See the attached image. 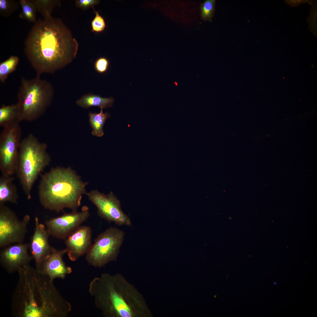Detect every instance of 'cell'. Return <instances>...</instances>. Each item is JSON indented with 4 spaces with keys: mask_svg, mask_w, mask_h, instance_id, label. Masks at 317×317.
<instances>
[{
    "mask_svg": "<svg viewBox=\"0 0 317 317\" xmlns=\"http://www.w3.org/2000/svg\"><path fill=\"white\" fill-rule=\"evenodd\" d=\"M25 53L37 75L53 74L76 57L78 44L60 19L52 16L34 23L26 39Z\"/></svg>",
    "mask_w": 317,
    "mask_h": 317,
    "instance_id": "obj_1",
    "label": "cell"
},
{
    "mask_svg": "<svg viewBox=\"0 0 317 317\" xmlns=\"http://www.w3.org/2000/svg\"><path fill=\"white\" fill-rule=\"evenodd\" d=\"M12 297L15 317H66L70 303L60 294L53 281L29 264L19 270Z\"/></svg>",
    "mask_w": 317,
    "mask_h": 317,
    "instance_id": "obj_2",
    "label": "cell"
},
{
    "mask_svg": "<svg viewBox=\"0 0 317 317\" xmlns=\"http://www.w3.org/2000/svg\"><path fill=\"white\" fill-rule=\"evenodd\" d=\"M89 291L96 307L107 317H149L143 295L122 274H102L90 282Z\"/></svg>",
    "mask_w": 317,
    "mask_h": 317,
    "instance_id": "obj_3",
    "label": "cell"
},
{
    "mask_svg": "<svg viewBox=\"0 0 317 317\" xmlns=\"http://www.w3.org/2000/svg\"><path fill=\"white\" fill-rule=\"evenodd\" d=\"M87 182L70 167H57L42 175L38 188L40 202L45 209L59 212L65 208L77 210Z\"/></svg>",
    "mask_w": 317,
    "mask_h": 317,
    "instance_id": "obj_4",
    "label": "cell"
},
{
    "mask_svg": "<svg viewBox=\"0 0 317 317\" xmlns=\"http://www.w3.org/2000/svg\"><path fill=\"white\" fill-rule=\"evenodd\" d=\"M47 145L32 134L21 142L16 173L27 198L30 199L33 184L39 175L50 164Z\"/></svg>",
    "mask_w": 317,
    "mask_h": 317,
    "instance_id": "obj_5",
    "label": "cell"
},
{
    "mask_svg": "<svg viewBox=\"0 0 317 317\" xmlns=\"http://www.w3.org/2000/svg\"><path fill=\"white\" fill-rule=\"evenodd\" d=\"M40 76L30 79H21L16 103L21 121L36 120L45 113L51 104L53 87Z\"/></svg>",
    "mask_w": 317,
    "mask_h": 317,
    "instance_id": "obj_6",
    "label": "cell"
},
{
    "mask_svg": "<svg viewBox=\"0 0 317 317\" xmlns=\"http://www.w3.org/2000/svg\"><path fill=\"white\" fill-rule=\"evenodd\" d=\"M124 232L116 227L107 229L95 239L86 254V259L90 265L101 267L115 261L124 241Z\"/></svg>",
    "mask_w": 317,
    "mask_h": 317,
    "instance_id": "obj_7",
    "label": "cell"
},
{
    "mask_svg": "<svg viewBox=\"0 0 317 317\" xmlns=\"http://www.w3.org/2000/svg\"><path fill=\"white\" fill-rule=\"evenodd\" d=\"M22 131L19 123L3 127L0 135V170L2 176L16 172Z\"/></svg>",
    "mask_w": 317,
    "mask_h": 317,
    "instance_id": "obj_8",
    "label": "cell"
},
{
    "mask_svg": "<svg viewBox=\"0 0 317 317\" xmlns=\"http://www.w3.org/2000/svg\"><path fill=\"white\" fill-rule=\"evenodd\" d=\"M30 217L26 215L20 220L12 210L0 205V248L23 242Z\"/></svg>",
    "mask_w": 317,
    "mask_h": 317,
    "instance_id": "obj_9",
    "label": "cell"
},
{
    "mask_svg": "<svg viewBox=\"0 0 317 317\" xmlns=\"http://www.w3.org/2000/svg\"><path fill=\"white\" fill-rule=\"evenodd\" d=\"M86 194L96 207L97 214L101 218L119 226L131 225L130 218L123 211L119 200L112 192L105 194L93 190Z\"/></svg>",
    "mask_w": 317,
    "mask_h": 317,
    "instance_id": "obj_10",
    "label": "cell"
},
{
    "mask_svg": "<svg viewBox=\"0 0 317 317\" xmlns=\"http://www.w3.org/2000/svg\"><path fill=\"white\" fill-rule=\"evenodd\" d=\"M89 215L88 208L84 206L80 211H72L47 220L45 225L50 235L65 240L80 226Z\"/></svg>",
    "mask_w": 317,
    "mask_h": 317,
    "instance_id": "obj_11",
    "label": "cell"
},
{
    "mask_svg": "<svg viewBox=\"0 0 317 317\" xmlns=\"http://www.w3.org/2000/svg\"><path fill=\"white\" fill-rule=\"evenodd\" d=\"M29 244L23 242L7 246L0 253L1 266L9 273L17 272L29 264L33 257L29 252Z\"/></svg>",
    "mask_w": 317,
    "mask_h": 317,
    "instance_id": "obj_12",
    "label": "cell"
},
{
    "mask_svg": "<svg viewBox=\"0 0 317 317\" xmlns=\"http://www.w3.org/2000/svg\"><path fill=\"white\" fill-rule=\"evenodd\" d=\"M92 230L87 226H80L64 240L68 257L75 261L86 254L92 245Z\"/></svg>",
    "mask_w": 317,
    "mask_h": 317,
    "instance_id": "obj_13",
    "label": "cell"
},
{
    "mask_svg": "<svg viewBox=\"0 0 317 317\" xmlns=\"http://www.w3.org/2000/svg\"><path fill=\"white\" fill-rule=\"evenodd\" d=\"M67 252L66 248L58 250L53 247L50 253L35 268L53 281L56 278L64 279L72 271L63 260L64 255Z\"/></svg>",
    "mask_w": 317,
    "mask_h": 317,
    "instance_id": "obj_14",
    "label": "cell"
},
{
    "mask_svg": "<svg viewBox=\"0 0 317 317\" xmlns=\"http://www.w3.org/2000/svg\"><path fill=\"white\" fill-rule=\"evenodd\" d=\"M35 227L29 244V249L37 266L48 255L53 247L49 244L50 235L45 225L40 223L37 217L35 218Z\"/></svg>",
    "mask_w": 317,
    "mask_h": 317,
    "instance_id": "obj_15",
    "label": "cell"
},
{
    "mask_svg": "<svg viewBox=\"0 0 317 317\" xmlns=\"http://www.w3.org/2000/svg\"><path fill=\"white\" fill-rule=\"evenodd\" d=\"M12 176H2L0 178V205L10 202L17 204L18 198Z\"/></svg>",
    "mask_w": 317,
    "mask_h": 317,
    "instance_id": "obj_16",
    "label": "cell"
},
{
    "mask_svg": "<svg viewBox=\"0 0 317 317\" xmlns=\"http://www.w3.org/2000/svg\"><path fill=\"white\" fill-rule=\"evenodd\" d=\"M114 101V99L112 97L104 98L90 93L82 96L77 101L76 103L85 108L96 106L103 109L111 107Z\"/></svg>",
    "mask_w": 317,
    "mask_h": 317,
    "instance_id": "obj_17",
    "label": "cell"
},
{
    "mask_svg": "<svg viewBox=\"0 0 317 317\" xmlns=\"http://www.w3.org/2000/svg\"><path fill=\"white\" fill-rule=\"evenodd\" d=\"M21 121L16 104L3 105L0 108V126L3 127Z\"/></svg>",
    "mask_w": 317,
    "mask_h": 317,
    "instance_id": "obj_18",
    "label": "cell"
},
{
    "mask_svg": "<svg viewBox=\"0 0 317 317\" xmlns=\"http://www.w3.org/2000/svg\"><path fill=\"white\" fill-rule=\"evenodd\" d=\"M89 116L92 134L98 137L102 136L104 134V125L106 119L110 117V114L107 112L103 113V109H101L99 113L90 112Z\"/></svg>",
    "mask_w": 317,
    "mask_h": 317,
    "instance_id": "obj_19",
    "label": "cell"
},
{
    "mask_svg": "<svg viewBox=\"0 0 317 317\" xmlns=\"http://www.w3.org/2000/svg\"><path fill=\"white\" fill-rule=\"evenodd\" d=\"M19 61V58L11 55L0 63V81L4 83L8 76L16 70Z\"/></svg>",
    "mask_w": 317,
    "mask_h": 317,
    "instance_id": "obj_20",
    "label": "cell"
},
{
    "mask_svg": "<svg viewBox=\"0 0 317 317\" xmlns=\"http://www.w3.org/2000/svg\"><path fill=\"white\" fill-rule=\"evenodd\" d=\"M19 2L21 7L20 18L34 23L35 22L37 11L32 0H20Z\"/></svg>",
    "mask_w": 317,
    "mask_h": 317,
    "instance_id": "obj_21",
    "label": "cell"
},
{
    "mask_svg": "<svg viewBox=\"0 0 317 317\" xmlns=\"http://www.w3.org/2000/svg\"><path fill=\"white\" fill-rule=\"evenodd\" d=\"M37 11L39 12L44 18L51 17V14L54 8L59 4V1L51 0H32Z\"/></svg>",
    "mask_w": 317,
    "mask_h": 317,
    "instance_id": "obj_22",
    "label": "cell"
},
{
    "mask_svg": "<svg viewBox=\"0 0 317 317\" xmlns=\"http://www.w3.org/2000/svg\"><path fill=\"white\" fill-rule=\"evenodd\" d=\"M216 1L207 0L200 4V16L205 21L211 22L214 16Z\"/></svg>",
    "mask_w": 317,
    "mask_h": 317,
    "instance_id": "obj_23",
    "label": "cell"
},
{
    "mask_svg": "<svg viewBox=\"0 0 317 317\" xmlns=\"http://www.w3.org/2000/svg\"><path fill=\"white\" fill-rule=\"evenodd\" d=\"M19 2L14 0H0V14L4 17L11 15L19 8Z\"/></svg>",
    "mask_w": 317,
    "mask_h": 317,
    "instance_id": "obj_24",
    "label": "cell"
},
{
    "mask_svg": "<svg viewBox=\"0 0 317 317\" xmlns=\"http://www.w3.org/2000/svg\"><path fill=\"white\" fill-rule=\"evenodd\" d=\"M95 12V16L91 22V31L93 32L99 33L103 31L105 29L106 24L104 18L96 11L94 7L92 8Z\"/></svg>",
    "mask_w": 317,
    "mask_h": 317,
    "instance_id": "obj_25",
    "label": "cell"
},
{
    "mask_svg": "<svg viewBox=\"0 0 317 317\" xmlns=\"http://www.w3.org/2000/svg\"><path fill=\"white\" fill-rule=\"evenodd\" d=\"M109 66V61L105 57H102L98 58L94 64L95 70L100 73H105L107 71Z\"/></svg>",
    "mask_w": 317,
    "mask_h": 317,
    "instance_id": "obj_26",
    "label": "cell"
},
{
    "mask_svg": "<svg viewBox=\"0 0 317 317\" xmlns=\"http://www.w3.org/2000/svg\"><path fill=\"white\" fill-rule=\"evenodd\" d=\"M99 2L96 0H78L76 1V6L83 9H86L90 7L92 8Z\"/></svg>",
    "mask_w": 317,
    "mask_h": 317,
    "instance_id": "obj_27",
    "label": "cell"
}]
</instances>
